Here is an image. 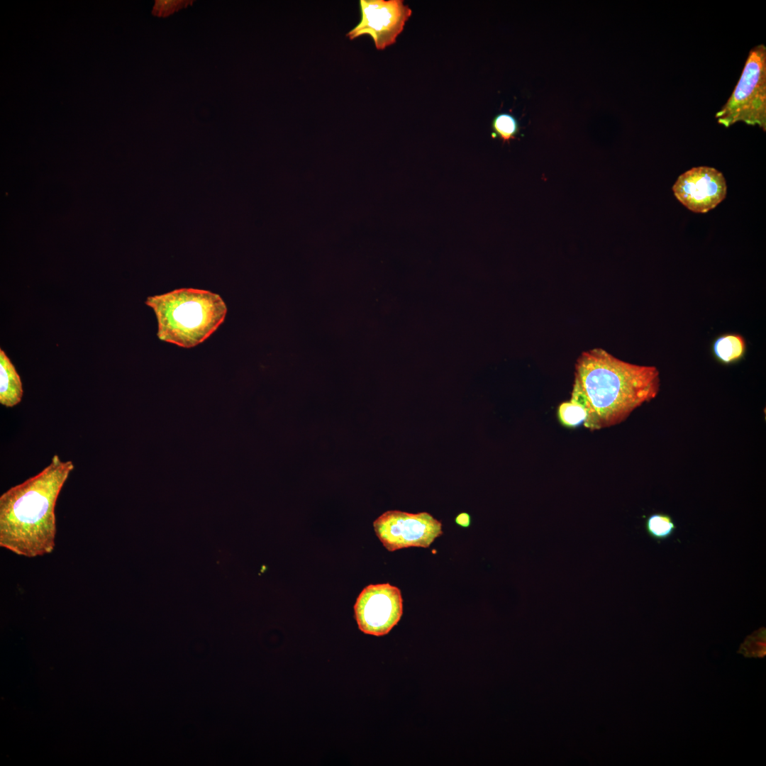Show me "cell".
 Instances as JSON below:
<instances>
[{
  "instance_id": "1",
  "label": "cell",
  "mask_w": 766,
  "mask_h": 766,
  "mask_svg": "<svg viewBox=\"0 0 766 766\" xmlns=\"http://www.w3.org/2000/svg\"><path fill=\"white\" fill-rule=\"evenodd\" d=\"M660 387L655 366L629 363L595 348L575 364L571 399L587 411L583 424L591 431L617 425L637 408L654 399Z\"/></svg>"
},
{
  "instance_id": "13",
  "label": "cell",
  "mask_w": 766,
  "mask_h": 766,
  "mask_svg": "<svg viewBox=\"0 0 766 766\" xmlns=\"http://www.w3.org/2000/svg\"><path fill=\"white\" fill-rule=\"evenodd\" d=\"M557 418L562 426L567 428H576L584 423L587 418V411L582 404L570 399L559 405Z\"/></svg>"
},
{
  "instance_id": "10",
  "label": "cell",
  "mask_w": 766,
  "mask_h": 766,
  "mask_svg": "<svg viewBox=\"0 0 766 766\" xmlns=\"http://www.w3.org/2000/svg\"><path fill=\"white\" fill-rule=\"evenodd\" d=\"M746 342L738 333H726L717 337L712 350L715 358L721 363L730 365L740 361L746 353Z\"/></svg>"
},
{
  "instance_id": "12",
  "label": "cell",
  "mask_w": 766,
  "mask_h": 766,
  "mask_svg": "<svg viewBox=\"0 0 766 766\" xmlns=\"http://www.w3.org/2000/svg\"><path fill=\"white\" fill-rule=\"evenodd\" d=\"M492 135L499 138L503 143H508L516 139L520 132V126L517 119L509 113H500L492 119Z\"/></svg>"
},
{
  "instance_id": "4",
  "label": "cell",
  "mask_w": 766,
  "mask_h": 766,
  "mask_svg": "<svg viewBox=\"0 0 766 766\" xmlns=\"http://www.w3.org/2000/svg\"><path fill=\"white\" fill-rule=\"evenodd\" d=\"M719 124L738 122L766 129V47L753 48L731 95L716 113Z\"/></svg>"
},
{
  "instance_id": "3",
  "label": "cell",
  "mask_w": 766,
  "mask_h": 766,
  "mask_svg": "<svg viewBox=\"0 0 766 766\" xmlns=\"http://www.w3.org/2000/svg\"><path fill=\"white\" fill-rule=\"evenodd\" d=\"M145 304L155 314L159 339L185 348L206 340L227 313L218 294L197 289H179L148 296Z\"/></svg>"
},
{
  "instance_id": "6",
  "label": "cell",
  "mask_w": 766,
  "mask_h": 766,
  "mask_svg": "<svg viewBox=\"0 0 766 766\" xmlns=\"http://www.w3.org/2000/svg\"><path fill=\"white\" fill-rule=\"evenodd\" d=\"M359 5L360 21L346 36L352 40L368 35L379 50L396 43L412 13L402 0H360Z\"/></svg>"
},
{
  "instance_id": "7",
  "label": "cell",
  "mask_w": 766,
  "mask_h": 766,
  "mask_svg": "<svg viewBox=\"0 0 766 766\" xmlns=\"http://www.w3.org/2000/svg\"><path fill=\"white\" fill-rule=\"evenodd\" d=\"M354 612L362 633L384 635L399 623L402 616L401 590L389 583L367 585L357 596Z\"/></svg>"
},
{
  "instance_id": "2",
  "label": "cell",
  "mask_w": 766,
  "mask_h": 766,
  "mask_svg": "<svg viewBox=\"0 0 766 766\" xmlns=\"http://www.w3.org/2000/svg\"><path fill=\"white\" fill-rule=\"evenodd\" d=\"M71 460L55 455L36 475L0 496V546L26 557L51 553L55 545V509L74 469Z\"/></svg>"
},
{
  "instance_id": "15",
  "label": "cell",
  "mask_w": 766,
  "mask_h": 766,
  "mask_svg": "<svg viewBox=\"0 0 766 766\" xmlns=\"http://www.w3.org/2000/svg\"><path fill=\"white\" fill-rule=\"evenodd\" d=\"M190 0H156L152 14L157 17H167L193 4Z\"/></svg>"
},
{
  "instance_id": "16",
  "label": "cell",
  "mask_w": 766,
  "mask_h": 766,
  "mask_svg": "<svg viewBox=\"0 0 766 766\" xmlns=\"http://www.w3.org/2000/svg\"><path fill=\"white\" fill-rule=\"evenodd\" d=\"M455 521L457 525L464 528H467L469 527L470 525L471 517L467 513L462 512L456 516Z\"/></svg>"
},
{
  "instance_id": "5",
  "label": "cell",
  "mask_w": 766,
  "mask_h": 766,
  "mask_svg": "<svg viewBox=\"0 0 766 766\" xmlns=\"http://www.w3.org/2000/svg\"><path fill=\"white\" fill-rule=\"evenodd\" d=\"M374 532L390 552L410 547L428 548L443 534L442 523L428 512L387 511L374 522Z\"/></svg>"
},
{
  "instance_id": "11",
  "label": "cell",
  "mask_w": 766,
  "mask_h": 766,
  "mask_svg": "<svg viewBox=\"0 0 766 766\" xmlns=\"http://www.w3.org/2000/svg\"><path fill=\"white\" fill-rule=\"evenodd\" d=\"M677 526L672 518L667 514L655 513L648 517L645 530L653 539L660 541L672 535Z\"/></svg>"
},
{
  "instance_id": "14",
  "label": "cell",
  "mask_w": 766,
  "mask_h": 766,
  "mask_svg": "<svg viewBox=\"0 0 766 766\" xmlns=\"http://www.w3.org/2000/svg\"><path fill=\"white\" fill-rule=\"evenodd\" d=\"M765 628L748 636L741 645L739 653L745 657H762L765 655Z\"/></svg>"
},
{
  "instance_id": "8",
  "label": "cell",
  "mask_w": 766,
  "mask_h": 766,
  "mask_svg": "<svg viewBox=\"0 0 766 766\" xmlns=\"http://www.w3.org/2000/svg\"><path fill=\"white\" fill-rule=\"evenodd\" d=\"M672 190L677 200L689 210L706 213L725 199L727 185L721 172L714 167L701 166L682 174Z\"/></svg>"
},
{
  "instance_id": "9",
  "label": "cell",
  "mask_w": 766,
  "mask_h": 766,
  "mask_svg": "<svg viewBox=\"0 0 766 766\" xmlns=\"http://www.w3.org/2000/svg\"><path fill=\"white\" fill-rule=\"evenodd\" d=\"M23 393L18 373L5 352L0 349V404L13 407L21 402Z\"/></svg>"
}]
</instances>
